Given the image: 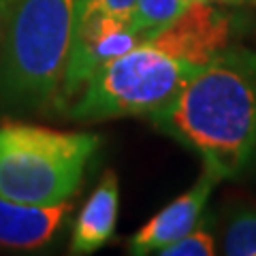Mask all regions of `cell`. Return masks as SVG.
<instances>
[{
    "label": "cell",
    "mask_w": 256,
    "mask_h": 256,
    "mask_svg": "<svg viewBox=\"0 0 256 256\" xmlns=\"http://www.w3.org/2000/svg\"><path fill=\"white\" fill-rule=\"evenodd\" d=\"M79 0H18L0 45V100L41 109L58 100Z\"/></svg>",
    "instance_id": "obj_2"
},
{
    "label": "cell",
    "mask_w": 256,
    "mask_h": 256,
    "mask_svg": "<svg viewBox=\"0 0 256 256\" xmlns=\"http://www.w3.org/2000/svg\"><path fill=\"white\" fill-rule=\"evenodd\" d=\"M15 2H18V0H0V45H2V38H4V32H6V24H9V20H11Z\"/></svg>",
    "instance_id": "obj_14"
},
{
    "label": "cell",
    "mask_w": 256,
    "mask_h": 256,
    "mask_svg": "<svg viewBox=\"0 0 256 256\" xmlns=\"http://www.w3.org/2000/svg\"><path fill=\"white\" fill-rule=\"evenodd\" d=\"M218 182H220L218 173L203 166V173L194 186L186 190L184 194H180L173 203L162 207L154 218L148 224H143L130 237L128 250L132 254H152V252L158 254L164 246L173 244L175 239H180L186 233H190L192 228H196L207 205V198H210L212 190Z\"/></svg>",
    "instance_id": "obj_7"
},
{
    "label": "cell",
    "mask_w": 256,
    "mask_h": 256,
    "mask_svg": "<svg viewBox=\"0 0 256 256\" xmlns=\"http://www.w3.org/2000/svg\"><path fill=\"white\" fill-rule=\"evenodd\" d=\"M100 137L6 122L0 126V196L52 205L73 196Z\"/></svg>",
    "instance_id": "obj_3"
},
{
    "label": "cell",
    "mask_w": 256,
    "mask_h": 256,
    "mask_svg": "<svg viewBox=\"0 0 256 256\" xmlns=\"http://www.w3.org/2000/svg\"><path fill=\"white\" fill-rule=\"evenodd\" d=\"M194 0H137L130 13V22L143 41H150L160 30L188 9Z\"/></svg>",
    "instance_id": "obj_10"
},
{
    "label": "cell",
    "mask_w": 256,
    "mask_h": 256,
    "mask_svg": "<svg viewBox=\"0 0 256 256\" xmlns=\"http://www.w3.org/2000/svg\"><path fill=\"white\" fill-rule=\"evenodd\" d=\"M222 250L228 256H256V214H239L228 222Z\"/></svg>",
    "instance_id": "obj_11"
},
{
    "label": "cell",
    "mask_w": 256,
    "mask_h": 256,
    "mask_svg": "<svg viewBox=\"0 0 256 256\" xmlns=\"http://www.w3.org/2000/svg\"><path fill=\"white\" fill-rule=\"evenodd\" d=\"M216 252L214 237L205 228H192L190 233L164 246L158 254L164 256H212Z\"/></svg>",
    "instance_id": "obj_12"
},
{
    "label": "cell",
    "mask_w": 256,
    "mask_h": 256,
    "mask_svg": "<svg viewBox=\"0 0 256 256\" xmlns=\"http://www.w3.org/2000/svg\"><path fill=\"white\" fill-rule=\"evenodd\" d=\"M68 212V201L34 205L0 196V246L34 250L50 244L60 230Z\"/></svg>",
    "instance_id": "obj_8"
},
{
    "label": "cell",
    "mask_w": 256,
    "mask_h": 256,
    "mask_svg": "<svg viewBox=\"0 0 256 256\" xmlns=\"http://www.w3.org/2000/svg\"><path fill=\"white\" fill-rule=\"evenodd\" d=\"M218 4H237V6H254L256 9V0H212Z\"/></svg>",
    "instance_id": "obj_15"
},
{
    "label": "cell",
    "mask_w": 256,
    "mask_h": 256,
    "mask_svg": "<svg viewBox=\"0 0 256 256\" xmlns=\"http://www.w3.org/2000/svg\"><path fill=\"white\" fill-rule=\"evenodd\" d=\"M194 73V66L152 43H141L96 70L70 107V116L77 120L154 118Z\"/></svg>",
    "instance_id": "obj_4"
},
{
    "label": "cell",
    "mask_w": 256,
    "mask_h": 256,
    "mask_svg": "<svg viewBox=\"0 0 256 256\" xmlns=\"http://www.w3.org/2000/svg\"><path fill=\"white\" fill-rule=\"evenodd\" d=\"M152 120L198 152L220 180L235 178L256 152V54L224 50Z\"/></svg>",
    "instance_id": "obj_1"
},
{
    "label": "cell",
    "mask_w": 256,
    "mask_h": 256,
    "mask_svg": "<svg viewBox=\"0 0 256 256\" xmlns=\"http://www.w3.org/2000/svg\"><path fill=\"white\" fill-rule=\"evenodd\" d=\"M134 2H137V0H79L75 18H79V15H90V13L130 15Z\"/></svg>",
    "instance_id": "obj_13"
},
{
    "label": "cell",
    "mask_w": 256,
    "mask_h": 256,
    "mask_svg": "<svg viewBox=\"0 0 256 256\" xmlns=\"http://www.w3.org/2000/svg\"><path fill=\"white\" fill-rule=\"evenodd\" d=\"M120 207V186L114 171L102 175L100 184L94 188L86 201L82 214L75 222L70 237V254H92L102 248L116 233Z\"/></svg>",
    "instance_id": "obj_9"
},
{
    "label": "cell",
    "mask_w": 256,
    "mask_h": 256,
    "mask_svg": "<svg viewBox=\"0 0 256 256\" xmlns=\"http://www.w3.org/2000/svg\"><path fill=\"white\" fill-rule=\"evenodd\" d=\"M146 43L134 30L130 15L90 13L75 18L73 41L58 94V105L79 96L90 77L114 58Z\"/></svg>",
    "instance_id": "obj_5"
},
{
    "label": "cell",
    "mask_w": 256,
    "mask_h": 256,
    "mask_svg": "<svg viewBox=\"0 0 256 256\" xmlns=\"http://www.w3.org/2000/svg\"><path fill=\"white\" fill-rule=\"evenodd\" d=\"M233 18L212 0H194L175 22L154 34L152 43L194 68L205 66L228 50Z\"/></svg>",
    "instance_id": "obj_6"
}]
</instances>
